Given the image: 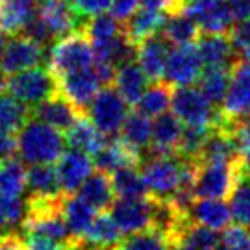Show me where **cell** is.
Masks as SVG:
<instances>
[{"instance_id": "6da1fadb", "label": "cell", "mask_w": 250, "mask_h": 250, "mask_svg": "<svg viewBox=\"0 0 250 250\" xmlns=\"http://www.w3.org/2000/svg\"><path fill=\"white\" fill-rule=\"evenodd\" d=\"M65 136L50 125L29 116L17 131V153L27 165L55 164L65 150Z\"/></svg>"}, {"instance_id": "7a4b0ae2", "label": "cell", "mask_w": 250, "mask_h": 250, "mask_svg": "<svg viewBox=\"0 0 250 250\" xmlns=\"http://www.w3.org/2000/svg\"><path fill=\"white\" fill-rule=\"evenodd\" d=\"M5 92L27 107L60 94L58 80L48 65L33 66L14 75H7Z\"/></svg>"}, {"instance_id": "3957f363", "label": "cell", "mask_w": 250, "mask_h": 250, "mask_svg": "<svg viewBox=\"0 0 250 250\" xmlns=\"http://www.w3.org/2000/svg\"><path fill=\"white\" fill-rule=\"evenodd\" d=\"M48 62H50V70L55 73V77H62L65 73L92 66V43L82 27L53 41Z\"/></svg>"}, {"instance_id": "277c9868", "label": "cell", "mask_w": 250, "mask_h": 250, "mask_svg": "<svg viewBox=\"0 0 250 250\" xmlns=\"http://www.w3.org/2000/svg\"><path fill=\"white\" fill-rule=\"evenodd\" d=\"M244 170L242 157L237 162H198L194 177L196 199H227L238 174Z\"/></svg>"}, {"instance_id": "5b68a950", "label": "cell", "mask_w": 250, "mask_h": 250, "mask_svg": "<svg viewBox=\"0 0 250 250\" xmlns=\"http://www.w3.org/2000/svg\"><path fill=\"white\" fill-rule=\"evenodd\" d=\"M250 114V60L238 56L230 66V83L220 105V123L231 126Z\"/></svg>"}, {"instance_id": "8992f818", "label": "cell", "mask_w": 250, "mask_h": 250, "mask_svg": "<svg viewBox=\"0 0 250 250\" xmlns=\"http://www.w3.org/2000/svg\"><path fill=\"white\" fill-rule=\"evenodd\" d=\"M172 112L186 126L213 128L220 123V109L214 107L199 89L192 85H179L172 89Z\"/></svg>"}, {"instance_id": "52a82bcc", "label": "cell", "mask_w": 250, "mask_h": 250, "mask_svg": "<svg viewBox=\"0 0 250 250\" xmlns=\"http://www.w3.org/2000/svg\"><path fill=\"white\" fill-rule=\"evenodd\" d=\"M184 158L177 153L172 155H155L150 153V157L145 162L142 160V174L145 177L148 196L155 199H170L175 192L181 179V168Z\"/></svg>"}, {"instance_id": "ba28073f", "label": "cell", "mask_w": 250, "mask_h": 250, "mask_svg": "<svg viewBox=\"0 0 250 250\" xmlns=\"http://www.w3.org/2000/svg\"><path fill=\"white\" fill-rule=\"evenodd\" d=\"M131 105L123 99L114 85H104L97 90L87 107V116L104 136H116L129 114Z\"/></svg>"}, {"instance_id": "9c48e42d", "label": "cell", "mask_w": 250, "mask_h": 250, "mask_svg": "<svg viewBox=\"0 0 250 250\" xmlns=\"http://www.w3.org/2000/svg\"><path fill=\"white\" fill-rule=\"evenodd\" d=\"M46 46L34 41L33 38L16 34L10 36L0 55V72L5 75H14L22 70L40 66L46 63Z\"/></svg>"}, {"instance_id": "30bf717a", "label": "cell", "mask_w": 250, "mask_h": 250, "mask_svg": "<svg viewBox=\"0 0 250 250\" xmlns=\"http://www.w3.org/2000/svg\"><path fill=\"white\" fill-rule=\"evenodd\" d=\"M109 213L119 227L121 233L129 235L155 228V201L150 196L118 198L114 199Z\"/></svg>"}, {"instance_id": "8fae6325", "label": "cell", "mask_w": 250, "mask_h": 250, "mask_svg": "<svg viewBox=\"0 0 250 250\" xmlns=\"http://www.w3.org/2000/svg\"><path fill=\"white\" fill-rule=\"evenodd\" d=\"M204 65L196 43L179 44L168 51L162 80L172 87L192 85L198 82Z\"/></svg>"}, {"instance_id": "7c38bea8", "label": "cell", "mask_w": 250, "mask_h": 250, "mask_svg": "<svg viewBox=\"0 0 250 250\" xmlns=\"http://www.w3.org/2000/svg\"><path fill=\"white\" fill-rule=\"evenodd\" d=\"M58 80V90L80 114H87L90 101L101 89V82L97 79L92 66L83 70H77L72 73H65L56 77Z\"/></svg>"}, {"instance_id": "4fadbf2b", "label": "cell", "mask_w": 250, "mask_h": 250, "mask_svg": "<svg viewBox=\"0 0 250 250\" xmlns=\"http://www.w3.org/2000/svg\"><path fill=\"white\" fill-rule=\"evenodd\" d=\"M184 12L194 21L201 33H228L233 26L227 0H189Z\"/></svg>"}, {"instance_id": "5bb4252c", "label": "cell", "mask_w": 250, "mask_h": 250, "mask_svg": "<svg viewBox=\"0 0 250 250\" xmlns=\"http://www.w3.org/2000/svg\"><path fill=\"white\" fill-rule=\"evenodd\" d=\"M56 164V175H58L60 188L63 194H75L85 177L94 170L92 157L79 148L63 150Z\"/></svg>"}, {"instance_id": "9a60e30c", "label": "cell", "mask_w": 250, "mask_h": 250, "mask_svg": "<svg viewBox=\"0 0 250 250\" xmlns=\"http://www.w3.org/2000/svg\"><path fill=\"white\" fill-rule=\"evenodd\" d=\"M38 17L48 29L53 41L80 29L85 21L73 12L66 0H38Z\"/></svg>"}, {"instance_id": "2e32d148", "label": "cell", "mask_w": 250, "mask_h": 250, "mask_svg": "<svg viewBox=\"0 0 250 250\" xmlns=\"http://www.w3.org/2000/svg\"><path fill=\"white\" fill-rule=\"evenodd\" d=\"M143 157L140 151L129 146L121 136H109L105 143L92 155L94 168L112 174L118 168L140 167Z\"/></svg>"}, {"instance_id": "e0dca14e", "label": "cell", "mask_w": 250, "mask_h": 250, "mask_svg": "<svg viewBox=\"0 0 250 250\" xmlns=\"http://www.w3.org/2000/svg\"><path fill=\"white\" fill-rule=\"evenodd\" d=\"M168 51H170V43L160 33L151 34L136 44V62L150 82L162 80Z\"/></svg>"}, {"instance_id": "ac0fdd59", "label": "cell", "mask_w": 250, "mask_h": 250, "mask_svg": "<svg viewBox=\"0 0 250 250\" xmlns=\"http://www.w3.org/2000/svg\"><path fill=\"white\" fill-rule=\"evenodd\" d=\"M188 216L194 225L213 231H223L233 223L230 206L225 199H194Z\"/></svg>"}, {"instance_id": "d6986e66", "label": "cell", "mask_w": 250, "mask_h": 250, "mask_svg": "<svg viewBox=\"0 0 250 250\" xmlns=\"http://www.w3.org/2000/svg\"><path fill=\"white\" fill-rule=\"evenodd\" d=\"M196 48L204 66H231L238 58L228 33H201Z\"/></svg>"}, {"instance_id": "ffe728a7", "label": "cell", "mask_w": 250, "mask_h": 250, "mask_svg": "<svg viewBox=\"0 0 250 250\" xmlns=\"http://www.w3.org/2000/svg\"><path fill=\"white\" fill-rule=\"evenodd\" d=\"M29 116L46 123V125H50L51 128L58 129V131L65 133L75 123V119L80 116V112L62 94H56V96L50 97V99L33 105L29 109Z\"/></svg>"}, {"instance_id": "44dd1931", "label": "cell", "mask_w": 250, "mask_h": 250, "mask_svg": "<svg viewBox=\"0 0 250 250\" xmlns=\"http://www.w3.org/2000/svg\"><path fill=\"white\" fill-rule=\"evenodd\" d=\"M77 198H80L83 203L89 204L97 213L101 211H109L116 199V194L112 191L111 175L107 172L97 170L90 172L85 177V181L80 184V188L75 192Z\"/></svg>"}, {"instance_id": "7402d4cb", "label": "cell", "mask_w": 250, "mask_h": 250, "mask_svg": "<svg viewBox=\"0 0 250 250\" xmlns=\"http://www.w3.org/2000/svg\"><path fill=\"white\" fill-rule=\"evenodd\" d=\"M182 133V123L174 112H162L151 123V140L150 153L155 155H172L177 151L179 140Z\"/></svg>"}, {"instance_id": "603a6c76", "label": "cell", "mask_w": 250, "mask_h": 250, "mask_svg": "<svg viewBox=\"0 0 250 250\" xmlns=\"http://www.w3.org/2000/svg\"><path fill=\"white\" fill-rule=\"evenodd\" d=\"M36 0H0V33L16 36L36 16Z\"/></svg>"}, {"instance_id": "cb8c5ba5", "label": "cell", "mask_w": 250, "mask_h": 250, "mask_svg": "<svg viewBox=\"0 0 250 250\" xmlns=\"http://www.w3.org/2000/svg\"><path fill=\"white\" fill-rule=\"evenodd\" d=\"M148 77L145 75V72L138 65V62L131 60V62L123 63V65H119L116 68L112 85L116 87V90L121 94L123 99L129 105H135L136 101L140 99V96L143 94V90L148 87Z\"/></svg>"}, {"instance_id": "d4e9b609", "label": "cell", "mask_w": 250, "mask_h": 250, "mask_svg": "<svg viewBox=\"0 0 250 250\" xmlns=\"http://www.w3.org/2000/svg\"><path fill=\"white\" fill-rule=\"evenodd\" d=\"M107 136H104L94 126L87 114H80L72 126L65 131V143L72 148H79L92 157L97 150L105 143Z\"/></svg>"}, {"instance_id": "484cf974", "label": "cell", "mask_w": 250, "mask_h": 250, "mask_svg": "<svg viewBox=\"0 0 250 250\" xmlns=\"http://www.w3.org/2000/svg\"><path fill=\"white\" fill-rule=\"evenodd\" d=\"M165 19V14L153 12L148 9H136L133 16H129L125 22L121 24V31L133 44H138L145 38L158 33L162 27V22Z\"/></svg>"}, {"instance_id": "4316f807", "label": "cell", "mask_w": 250, "mask_h": 250, "mask_svg": "<svg viewBox=\"0 0 250 250\" xmlns=\"http://www.w3.org/2000/svg\"><path fill=\"white\" fill-rule=\"evenodd\" d=\"M121 237V230L112 220L109 211H101L94 216L92 223L89 225L85 233L80 237V240L87 245H92V247L111 249L114 244H118Z\"/></svg>"}, {"instance_id": "83f0119b", "label": "cell", "mask_w": 250, "mask_h": 250, "mask_svg": "<svg viewBox=\"0 0 250 250\" xmlns=\"http://www.w3.org/2000/svg\"><path fill=\"white\" fill-rule=\"evenodd\" d=\"M196 83L201 94L220 109L230 83V66H204Z\"/></svg>"}, {"instance_id": "f1b7e54d", "label": "cell", "mask_w": 250, "mask_h": 250, "mask_svg": "<svg viewBox=\"0 0 250 250\" xmlns=\"http://www.w3.org/2000/svg\"><path fill=\"white\" fill-rule=\"evenodd\" d=\"M172 89L174 87L168 85L164 80H157V82L148 83L143 94L140 96V99L135 104V111H138L140 114L146 116V118H157L162 112L168 111L170 107V97H172Z\"/></svg>"}, {"instance_id": "f546056e", "label": "cell", "mask_w": 250, "mask_h": 250, "mask_svg": "<svg viewBox=\"0 0 250 250\" xmlns=\"http://www.w3.org/2000/svg\"><path fill=\"white\" fill-rule=\"evenodd\" d=\"M158 33L170 44L179 46V44L196 43L201 31L188 14L181 12V14H174V16H165Z\"/></svg>"}, {"instance_id": "4dcf8cb0", "label": "cell", "mask_w": 250, "mask_h": 250, "mask_svg": "<svg viewBox=\"0 0 250 250\" xmlns=\"http://www.w3.org/2000/svg\"><path fill=\"white\" fill-rule=\"evenodd\" d=\"M111 175V174H109ZM112 191L116 198H146L148 188L140 167L118 168L111 175Z\"/></svg>"}, {"instance_id": "1f68e13d", "label": "cell", "mask_w": 250, "mask_h": 250, "mask_svg": "<svg viewBox=\"0 0 250 250\" xmlns=\"http://www.w3.org/2000/svg\"><path fill=\"white\" fill-rule=\"evenodd\" d=\"M26 188L29 196H56L63 194L60 188L56 168L53 164H38L27 168Z\"/></svg>"}, {"instance_id": "d6a6232c", "label": "cell", "mask_w": 250, "mask_h": 250, "mask_svg": "<svg viewBox=\"0 0 250 250\" xmlns=\"http://www.w3.org/2000/svg\"><path fill=\"white\" fill-rule=\"evenodd\" d=\"M119 133H121V138L125 140L129 146H133L136 151H140L143 157V151L150 146L151 119L140 114L138 111H135V112L129 111V114L126 116Z\"/></svg>"}, {"instance_id": "836d02e7", "label": "cell", "mask_w": 250, "mask_h": 250, "mask_svg": "<svg viewBox=\"0 0 250 250\" xmlns=\"http://www.w3.org/2000/svg\"><path fill=\"white\" fill-rule=\"evenodd\" d=\"M63 214H65V221H66V227H68L70 237L80 238L85 233L89 225L92 223L97 211L92 209L89 204L83 203L80 198H77L75 194H70L65 199Z\"/></svg>"}, {"instance_id": "e575fe53", "label": "cell", "mask_w": 250, "mask_h": 250, "mask_svg": "<svg viewBox=\"0 0 250 250\" xmlns=\"http://www.w3.org/2000/svg\"><path fill=\"white\" fill-rule=\"evenodd\" d=\"M228 206L235 223L250 228V174L245 170H242L235 181L228 196Z\"/></svg>"}, {"instance_id": "d590c367", "label": "cell", "mask_w": 250, "mask_h": 250, "mask_svg": "<svg viewBox=\"0 0 250 250\" xmlns=\"http://www.w3.org/2000/svg\"><path fill=\"white\" fill-rule=\"evenodd\" d=\"M26 164L17 155L0 160V194L21 196L26 189Z\"/></svg>"}, {"instance_id": "8d00e7d4", "label": "cell", "mask_w": 250, "mask_h": 250, "mask_svg": "<svg viewBox=\"0 0 250 250\" xmlns=\"http://www.w3.org/2000/svg\"><path fill=\"white\" fill-rule=\"evenodd\" d=\"M111 250H168V238L158 228L129 233L126 238H119Z\"/></svg>"}, {"instance_id": "74e56055", "label": "cell", "mask_w": 250, "mask_h": 250, "mask_svg": "<svg viewBox=\"0 0 250 250\" xmlns=\"http://www.w3.org/2000/svg\"><path fill=\"white\" fill-rule=\"evenodd\" d=\"M27 118V105L14 99L12 96H7L5 92L0 94V133H17Z\"/></svg>"}, {"instance_id": "f35d334b", "label": "cell", "mask_w": 250, "mask_h": 250, "mask_svg": "<svg viewBox=\"0 0 250 250\" xmlns=\"http://www.w3.org/2000/svg\"><path fill=\"white\" fill-rule=\"evenodd\" d=\"M209 129L211 128H206V126H186V128H182L181 140H179L175 153L182 158L198 162L201 148H203L204 142H206Z\"/></svg>"}, {"instance_id": "ab89813d", "label": "cell", "mask_w": 250, "mask_h": 250, "mask_svg": "<svg viewBox=\"0 0 250 250\" xmlns=\"http://www.w3.org/2000/svg\"><path fill=\"white\" fill-rule=\"evenodd\" d=\"M83 33L89 36L90 41H101L109 40V38L116 36L121 31V24L111 16V14H97V16L87 17L82 24Z\"/></svg>"}, {"instance_id": "60d3db41", "label": "cell", "mask_w": 250, "mask_h": 250, "mask_svg": "<svg viewBox=\"0 0 250 250\" xmlns=\"http://www.w3.org/2000/svg\"><path fill=\"white\" fill-rule=\"evenodd\" d=\"M24 206L21 196L0 194V231L17 230L24 218Z\"/></svg>"}, {"instance_id": "b9f144b4", "label": "cell", "mask_w": 250, "mask_h": 250, "mask_svg": "<svg viewBox=\"0 0 250 250\" xmlns=\"http://www.w3.org/2000/svg\"><path fill=\"white\" fill-rule=\"evenodd\" d=\"M218 250H250V228L231 223L218 238Z\"/></svg>"}, {"instance_id": "7bdbcfd3", "label": "cell", "mask_w": 250, "mask_h": 250, "mask_svg": "<svg viewBox=\"0 0 250 250\" xmlns=\"http://www.w3.org/2000/svg\"><path fill=\"white\" fill-rule=\"evenodd\" d=\"M186 3H188V0H140V5L143 9L165 14V16L184 12Z\"/></svg>"}, {"instance_id": "ee69618b", "label": "cell", "mask_w": 250, "mask_h": 250, "mask_svg": "<svg viewBox=\"0 0 250 250\" xmlns=\"http://www.w3.org/2000/svg\"><path fill=\"white\" fill-rule=\"evenodd\" d=\"M140 5V0H111V16L118 21L119 24H123L129 16H133L136 9Z\"/></svg>"}, {"instance_id": "f6af8a7d", "label": "cell", "mask_w": 250, "mask_h": 250, "mask_svg": "<svg viewBox=\"0 0 250 250\" xmlns=\"http://www.w3.org/2000/svg\"><path fill=\"white\" fill-rule=\"evenodd\" d=\"M0 250H27L26 235L21 230L0 231Z\"/></svg>"}, {"instance_id": "bcb514c9", "label": "cell", "mask_w": 250, "mask_h": 250, "mask_svg": "<svg viewBox=\"0 0 250 250\" xmlns=\"http://www.w3.org/2000/svg\"><path fill=\"white\" fill-rule=\"evenodd\" d=\"M26 245L27 250H68L62 242L40 237V235H26Z\"/></svg>"}, {"instance_id": "7dc6e473", "label": "cell", "mask_w": 250, "mask_h": 250, "mask_svg": "<svg viewBox=\"0 0 250 250\" xmlns=\"http://www.w3.org/2000/svg\"><path fill=\"white\" fill-rule=\"evenodd\" d=\"M231 129H233V135H235V138H237L240 150L242 151L250 150V114L235 123V125L231 126Z\"/></svg>"}, {"instance_id": "c3c4849f", "label": "cell", "mask_w": 250, "mask_h": 250, "mask_svg": "<svg viewBox=\"0 0 250 250\" xmlns=\"http://www.w3.org/2000/svg\"><path fill=\"white\" fill-rule=\"evenodd\" d=\"M17 155V133H0V160Z\"/></svg>"}, {"instance_id": "681fc988", "label": "cell", "mask_w": 250, "mask_h": 250, "mask_svg": "<svg viewBox=\"0 0 250 250\" xmlns=\"http://www.w3.org/2000/svg\"><path fill=\"white\" fill-rule=\"evenodd\" d=\"M233 22L250 19V0H227Z\"/></svg>"}, {"instance_id": "f907efd6", "label": "cell", "mask_w": 250, "mask_h": 250, "mask_svg": "<svg viewBox=\"0 0 250 250\" xmlns=\"http://www.w3.org/2000/svg\"><path fill=\"white\" fill-rule=\"evenodd\" d=\"M66 249L68 250H111V249H101V247H92V245H87L83 244L80 238H73L70 237L68 240L65 242Z\"/></svg>"}, {"instance_id": "816d5d0a", "label": "cell", "mask_w": 250, "mask_h": 250, "mask_svg": "<svg viewBox=\"0 0 250 250\" xmlns=\"http://www.w3.org/2000/svg\"><path fill=\"white\" fill-rule=\"evenodd\" d=\"M242 164H244V170L250 174V150L242 151Z\"/></svg>"}, {"instance_id": "f5cc1de1", "label": "cell", "mask_w": 250, "mask_h": 250, "mask_svg": "<svg viewBox=\"0 0 250 250\" xmlns=\"http://www.w3.org/2000/svg\"><path fill=\"white\" fill-rule=\"evenodd\" d=\"M5 83H7V75L0 72V94L5 92Z\"/></svg>"}, {"instance_id": "db71d44e", "label": "cell", "mask_w": 250, "mask_h": 250, "mask_svg": "<svg viewBox=\"0 0 250 250\" xmlns=\"http://www.w3.org/2000/svg\"><path fill=\"white\" fill-rule=\"evenodd\" d=\"M3 46H5V36H3V33H0V55L3 51Z\"/></svg>"}, {"instance_id": "11a10c76", "label": "cell", "mask_w": 250, "mask_h": 250, "mask_svg": "<svg viewBox=\"0 0 250 250\" xmlns=\"http://www.w3.org/2000/svg\"><path fill=\"white\" fill-rule=\"evenodd\" d=\"M36 2H38V0H36Z\"/></svg>"}]
</instances>
